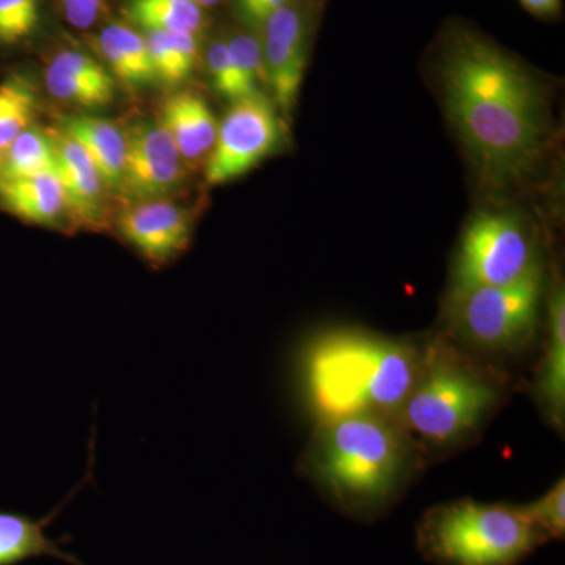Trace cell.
I'll list each match as a JSON object with an SVG mask.
<instances>
[{
    "instance_id": "cell-1",
    "label": "cell",
    "mask_w": 565,
    "mask_h": 565,
    "mask_svg": "<svg viewBox=\"0 0 565 565\" xmlns=\"http://www.w3.org/2000/svg\"><path fill=\"white\" fill-rule=\"evenodd\" d=\"M446 111L482 180L503 189L530 177L548 141V103L530 71L493 43L459 31L441 61Z\"/></svg>"
},
{
    "instance_id": "cell-2",
    "label": "cell",
    "mask_w": 565,
    "mask_h": 565,
    "mask_svg": "<svg viewBox=\"0 0 565 565\" xmlns=\"http://www.w3.org/2000/svg\"><path fill=\"white\" fill-rule=\"evenodd\" d=\"M424 343L360 329L316 337L300 362L305 401L316 423L349 415L399 419L422 366Z\"/></svg>"
},
{
    "instance_id": "cell-3",
    "label": "cell",
    "mask_w": 565,
    "mask_h": 565,
    "mask_svg": "<svg viewBox=\"0 0 565 565\" xmlns=\"http://www.w3.org/2000/svg\"><path fill=\"white\" fill-rule=\"evenodd\" d=\"M424 456L399 419L349 415L316 423L299 471L341 508L373 512L407 490Z\"/></svg>"
},
{
    "instance_id": "cell-4",
    "label": "cell",
    "mask_w": 565,
    "mask_h": 565,
    "mask_svg": "<svg viewBox=\"0 0 565 565\" xmlns=\"http://www.w3.org/2000/svg\"><path fill=\"white\" fill-rule=\"evenodd\" d=\"M509 390L508 374L448 334L426 338L399 422L426 452L456 449L481 433L508 401Z\"/></svg>"
},
{
    "instance_id": "cell-5",
    "label": "cell",
    "mask_w": 565,
    "mask_h": 565,
    "mask_svg": "<svg viewBox=\"0 0 565 565\" xmlns=\"http://www.w3.org/2000/svg\"><path fill=\"white\" fill-rule=\"evenodd\" d=\"M419 531L424 550L448 565H514L546 541L519 505L471 500L438 505Z\"/></svg>"
},
{
    "instance_id": "cell-6",
    "label": "cell",
    "mask_w": 565,
    "mask_h": 565,
    "mask_svg": "<svg viewBox=\"0 0 565 565\" xmlns=\"http://www.w3.org/2000/svg\"><path fill=\"white\" fill-rule=\"evenodd\" d=\"M542 299V267L509 285L471 289L446 300L445 334L481 359L523 352L537 337Z\"/></svg>"
},
{
    "instance_id": "cell-7",
    "label": "cell",
    "mask_w": 565,
    "mask_h": 565,
    "mask_svg": "<svg viewBox=\"0 0 565 565\" xmlns=\"http://www.w3.org/2000/svg\"><path fill=\"white\" fill-rule=\"evenodd\" d=\"M542 267L533 233L514 214L487 212L465 230L448 300L484 286L509 285Z\"/></svg>"
},
{
    "instance_id": "cell-8",
    "label": "cell",
    "mask_w": 565,
    "mask_h": 565,
    "mask_svg": "<svg viewBox=\"0 0 565 565\" xmlns=\"http://www.w3.org/2000/svg\"><path fill=\"white\" fill-rule=\"evenodd\" d=\"M273 99L263 93L233 103L218 126L204 178L210 185L244 177L280 148L285 128Z\"/></svg>"
},
{
    "instance_id": "cell-9",
    "label": "cell",
    "mask_w": 565,
    "mask_h": 565,
    "mask_svg": "<svg viewBox=\"0 0 565 565\" xmlns=\"http://www.w3.org/2000/svg\"><path fill=\"white\" fill-rule=\"evenodd\" d=\"M126 139L121 191L139 202L162 199L180 184L182 158L161 122H137Z\"/></svg>"
},
{
    "instance_id": "cell-10",
    "label": "cell",
    "mask_w": 565,
    "mask_h": 565,
    "mask_svg": "<svg viewBox=\"0 0 565 565\" xmlns=\"http://www.w3.org/2000/svg\"><path fill=\"white\" fill-rule=\"evenodd\" d=\"M262 28L259 43L267 87L273 92L277 109L291 115L307 68V28L302 13L288 3L270 14Z\"/></svg>"
},
{
    "instance_id": "cell-11",
    "label": "cell",
    "mask_w": 565,
    "mask_h": 565,
    "mask_svg": "<svg viewBox=\"0 0 565 565\" xmlns=\"http://www.w3.org/2000/svg\"><path fill=\"white\" fill-rule=\"evenodd\" d=\"M118 232L152 266H166L188 250L192 221L177 204L150 200L122 212Z\"/></svg>"
},
{
    "instance_id": "cell-12",
    "label": "cell",
    "mask_w": 565,
    "mask_h": 565,
    "mask_svg": "<svg viewBox=\"0 0 565 565\" xmlns=\"http://www.w3.org/2000/svg\"><path fill=\"white\" fill-rule=\"evenodd\" d=\"M55 173L65 192L66 211L77 225L99 228L104 223V184L87 152L66 134L52 137Z\"/></svg>"
},
{
    "instance_id": "cell-13",
    "label": "cell",
    "mask_w": 565,
    "mask_h": 565,
    "mask_svg": "<svg viewBox=\"0 0 565 565\" xmlns=\"http://www.w3.org/2000/svg\"><path fill=\"white\" fill-rule=\"evenodd\" d=\"M548 338L535 371L533 394L545 422L557 433L565 426V294L556 282L548 297Z\"/></svg>"
},
{
    "instance_id": "cell-14",
    "label": "cell",
    "mask_w": 565,
    "mask_h": 565,
    "mask_svg": "<svg viewBox=\"0 0 565 565\" xmlns=\"http://www.w3.org/2000/svg\"><path fill=\"white\" fill-rule=\"evenodd\" d=\"M161 125L170 134L182 161H200L211 154L217 140L218 125L202 96L180 92L170 96L161 109Z\"/></svg>"
},
{
    "instance_id": "cell-15",
    "label": "cell",
    "mask_w": 565,
    "mask_h": 565,
    "mask_svg": "<svg viewBox=\"0 0 565 565\" xmlns=\"http://www.w3.org/2000/svg\"><path fill=\"white\" fill-rule=\"evenodd\" d=\"M63 134L84 148L98 170L103 184L111 191H121L125 173V134L114 122L102 118L76 117L63 121Z\"/></svg>"
},
{
    "instance_id": "cell-16",
    "label": "cell",
    "mask_w": 565,
    "mask_h": 565,
    "mask_svg": "<svg viewBox=\"0 0 565 565\" xmlns=\"http://www.w3.org/2000/svg\"><path fill=\"white\" fill-rule=\"evenodd\" d=\"M0 199L11 214L35 225H57L66 210L65 192L55 169L2 181Z\"/></svg>"
},
{
    "instance_id": "cell-17",
    "label": "cell",
    "mask_w": 565,
    "mask_h": 565,
    "mask_svg": "<svg viewBox=\"0 0 565 565\" xmlns=\"http://www.w3.org/2000/svg\"><path fill=\"white\" fill-rule=\"evenodd\" d=\"M98 50L111 74L129 87H141L156 79L147 41L122 24H110L98 35Z\"/></svg>"
},
{
    "instance_id": "cell-18",
    "label": "cell",
    "mask_w": 565,
    "mask_h": 565,
    "mask_svg": "<svg viewBox=\"0 0 565 565\" xmlns=\"http://www.w3.org/2000/svg\"><path fill=\"white\" fill-rule=\"evenodd\" d=\"M50 520L51 516L35 522L29 516L0 512V565H13L36 556H52L71 565H84L44 534V526Z\"/></svg>"
},
{
    "instance_id": "cell-19",
    "label": "cell",
    "mask_w": 565,
    "mask_h": 565,
    "mask_svg": "<svg viewBox=\"0 0 565 565\" xmlns=\"http://www.w3.org/2000/svg\"><path fill=\"white\" fill-rule=\"evenodd\" d=\"M125 14L147 32L196 35L204 25L203 9L192 0H128Z\"/></svg>"
},
{
    "instance_id": "cell-20",
    "label": "cell",
    "mask_w": 565,
    "mask_h": 565,
    "mask_svg": "<svg viewBox=\"0 0 565 565\" xmlns=\"http://www.w3.org/2000/svg\"><path fill=\"white\" fill-rule=\"evenodd\" d=\"M145 41L150 52L156 79L174 85L181 84L191 76L199 61L196 35L147 32Z\"/></svg>"
},
{
    "instance_id": "cell-21",
    "label": "cell",
    "mask_w": 565,
    "mask_h": 565,
    "mask_svg": "<svg viewBox=\"0 0 565 565\" xmlns=\"http://www.w3.org/2000/svg\"><path fill=\"white\" fill-rule=\"evenodd\" d=\"M46 88L54 98L82 107H104L111 103L115 82L107 76H88L52 61L46 70Z\"/></svg>"
},
{
    "instance_id": "cell-22",
    "label": "cell",
    "mask_w": 565,
    "mask_h": 565,
    "mask_svg": "<svg viewBox=\"0 0 565 565\" xmlns=\"http://www.w3.org/2000/svg\"><path fill=\"white\" fill-rule=\"evenodd\" d=\"M3 154V181L51 172L55 167L52 137L32 126L11 141Z\"/></svg>"
},
{
    "instance_id": "cell-23",
    "label": "cell",
    "mask_w": 565,
    "mask_h": 565,
    "mask_svg": "<svg viewBox=\"0 0 565 565\" xmlns=\"http://www.w3.org/2000/svg\"><path fill=\"white\" fill-rule=\"evenodd\" d=\"M36 110V95L28 77L14 74L0 84V151L31 126Z\"/></svg>"
},
{
    "instance_id": "cell-24",
    "label": "cell",
    "mask_w": 565,
    "mask_h": 565,
    "mask_svg": "<svg viewBox=\"0 0 565 565\" xmlns=\"http://www.w3.org/2000/svg\"><path fill=\"white\" fill-rule=\"evenodd\" d=\"M230 55L239 81L241 90L245 96L259 92V85L266 84V70H264L262 43L250 33H234L226 40Z\"/></svg>"
},
{
    "instance_id": "cell-25",
    "label": "cell",
    "mask_w": 565,
    "mask_h": 565,
    "mask_svg": "<svg viewBox=\"0 0 565 565\" xmlns=\"http://www.w3.org/2000/svg\"><path fill=\"white\" fill-rule=\"evenodd\" d=\"M520 512L545 539H563L565 533V481L561 478L552 489Z\"/></svg>"
},
{
    "instance_id": "cell-26",
    "label": "cell",
    "mask_w": 565,
    "mask_h": 565,
    "mask_svg": "<svg viewBox=\"0 0 565 565\" xmlns=\"http://www.w3.org/2000/svg\"><path fill=\"white\" fill-rule=\"evenodd\" d=\"M40 21V0H0V44L31 39Z\"/></svg>"
},
{
    "instance_id": "cell-27",
    "label": "cell",
    "mask_w": 565,
    "mask_h": 565,
    "mask_svg": "<svg viewBox=\"0 0 565 565\" xmlns=\"http://www.w3.org/2000/svg\"><path fill=\"white\" fill-rule=\"evenodd\" d=\"M207 68H210L212 85L222 96L233 103L244 98L226 41H212L207 51Z\"/></svg>"
},
{
    "instance_id": "cell-28",
    "label": "cell",
    "mask_w": 565,
    "mask_h": 565,
    "mask_svg": "<svg viewBox=\"0 0 565 565\" xmlns=\"http://www.w3.org/2000/svg\"><path fill=\"white\" fill-rule=\"evenodd\" d=\"M66 20L76 29H88L98 20L104 0H61Z\"/></svg>"
},
{
    "instance_id": "cell-29",
    "label": "cell",
    "mask_w": 565,
    "mask_h": 565,
    "mask_svg": "<svg viewBox=\"0 0 565 565\" xmlns=\"http://www.w3.org/2000/svg\"><path fill=\"white\" fill-rule=\"evenodd\" d=\"M520 3L535 17H555L561 11V0H520Z\"/></svg>"
},
{
    "instance_id": "cell-30",
    "label": "cell",
    "mask_w": 565,
    "mask_h": 565,
    "mask_svg": "<svg viewBox=\"0 0 565 565\" xmlns=\"http://www.w3.org/2000/svg\"><path fill=\"white\" fill-rule=\"evenodd\" d=\"M192 2H195L196 6L202 7V9H206V7L217 6V3H221L222 0H192Z\"/></svg>"
},
{
    "instance_id": "cell-31",
    "label": "cell",
    "mask_w": 565,
    "mask_h": 565,
    "mask_svg": "<svg viewBox=\"0 0 565 565\" xmlns=\"http://www.w3.org/2000/svg\"><path fill=\"white\" fill-rule=\"evenodd\" d=\"M3 152L0 151V184H2L3 181Z\"/></svg>"
}]
</instances>
